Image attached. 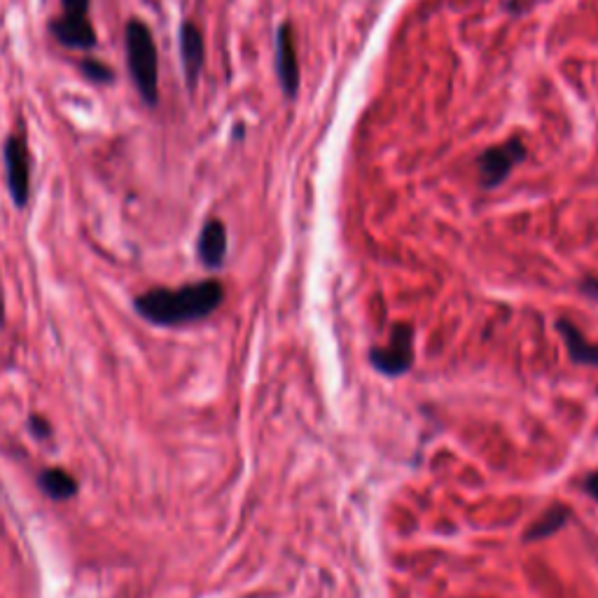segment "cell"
<instances>
[{
  "label": "cell",
  "instance_id": "obj_1",
  "mask_svg": "<svg viewBox=\"0 0 598 598\" xmlns=\"http://www.w3.org/2000/svg\"><path fill=\"white\" fill-rule=\"evenodd\" d=\"M225 299V288L220 281H199L183 285L178 290L157 288L136 297V311L145 321L164 325V328H178V325L204 321L220 307Z\"/></svg>",
  "mask_w": 598,
  "mask_h": 598
},
{
  "label": "cell",
  "instance_id": "obj_2",
  "mask_svg": "<svg viewBox=\"0 0 598 598\" xmlns=\"http://www.w3.org/2000/svg\"><path fill=\"white\" fill-rule=\"evenodd\" d=\"M124 47H127L129 73L138 94L145 106L155 108L159 101V59L155 38L148 26L138 19H131L124 29Z\"/></svg>",
  "mask_w": 598,
  "mask_h": 598
},
{
  "label": "cell",
  "instance_id": "obj_3",
  "mask_svg": "<svg viewBox=\"0 0 598 598\" xmlns=\"http://www.w3.org/2000/svg\"><path fill=\"white\" fill-rule=\"evenodd\" d=\"M370 363L386 377H400L414 363V330L407 323H398L386 346L370 351Z\"/></svg>",
  "mask_w": 598,
  "mask_h": 598
},
{
  "label": "cell",
  "instance_id": "obj_4",
  "mask_svg": "<svg viewBox=\"0 0 598 598\" xmlns=\"http://www.w3.org/2000/svg\"><path fill=\"white\" fill-rule=\"evenodd\" d=\"M3 164H5V178H8L10 197L15 201V206L24 208L31 192V157H29V145H26L24 134H15L5 141Z\"/></svg>",
  "mask_w": 598,
  "mask_h": 598
},
{
  "label": "cell",
  "instance_id": "obj_5",
  "mask_svg": "<svg viewBox=\"0 0 598 598\" xmlns=\"http://www.w3.org/2000/svg\"><path fill=\"white\" fill-rule=\"evenodd\" d=\"M524 157H526V148H524V143H521L519 136L510 138V141L498 145V148L486 150L477 162L479 180H482V185L486 187V190L498 187L507 176H510L514 166H517Z\"/></svg>",
  "mask_w": 598,
  "mask_h": 598
},
{
  "label": "cell",
  "instance_id": "obj_6",
  "mask_svg": "<svg viewBox=\"0 0 598 598\" xmlns=\"http://www.w3.org/2000/svg\"><path fill=\"white\" fill-rule=\"evenodd\" d=\"M276 73L285 96H295L299 87V64L295 38H292V26L283 24L276 33Z\"/></svg>",
  "mask_w": 598,
  "mask_h": 598
},
{
  "label": "cell",
  "instance_id": "obj_7",
  "mask_svg": "<svg viewBox=\"0 0 598 598\" xmlns=\"http://www.w3.org/2000/svg\"><path fill=\"white\" fill-rule=\"evenodd\" d=\"M52 36L57 38V43L64 47H71V50H94L96 47V31L94 26L89 24L87 17L78 15H64L54 19L50 24Z\"/></svg>",
  "mask_w": 598,
  "mask_h": 598
},
{
  "label": "cell",
  "instance_id": "obj_8",
  "mask_svg": "<svg viewBox=\"0 0 598 598\" xmlns=\"http://www.w3.org/2000/svg\"><path fill=\"white\" fill-rule=\"evenodd\" d=\"M180 57H183L187 87L194 89L204 71V38H201L197 24L183 22L180 26Z\"/></svg>",
  "mask_w": 598,
  "mask_h": 598
},
{
  "label": "cell",
  "instance_id": "obj_9",
  "mask_svg": "<svg viewBox=\"0 0 598 598\" xmlns=\"http://www.w3.org/2000/svg\"><path fill=\"white\" fill-rule=\"evenodd\" d=\"M199 260L206 264L208 269H220L227 255V229L220 220H208L201 227L199 243H197Z\"/></svg>",
  "mask_w": 598,
  "mask_h": 598
},
{
  "label": "cell",
  "instance_id": "obj_10",
  "mask_svg": "<svg viewBox=\"0 0 598 598\" xmlns=\"http://www.w3.org/2000/svg\"><path fill=\"white\" fill-rule=\"evenodd\" d=\"M556 328H559V335L563 339V344H566L570 360L577 365H589L598 370V344L589 342V339L582 335L580 328H577L575 323L563 321V318L556 323Z\"/></svg>",
  "mask_w": 598,
  "mask_h": 598
},
{
  "label": "cell",
  "instance_id": "obj_11",
  "mask_svg": "<svg viewBox=\"0 0 598 598\" xmlns=\"http://www.w3.org/2000/svg\"><path fill=\"white\" fill-rule=\"evenodd\" d=\"M570 512L566 505H552L535 524L526 531V540H545L552 538L554 533H559L563 526L570 521Z\"/></svg>",
  "mask_w": 598,
  "mask_h": 598
},
{
  "label": "cell",
  "instance_id": "obj_12",
  "mask_svg": "<svg viewBox=\"0 0 598 598\" xmlns=\"http://www.w3.org/2000/svg\"><path fill=\"white\" fill-rule=\"evenodd\" d=\"M38 482H40V489L54 500H68L75 496V491H78V482H75V479L61 468L43 470L40 472Z\"/></svg>",
  "mask_w": 598,
  "mask_h": 598
},
{
  "label": "cell",
  "instance_id": "obj_13",
  "mask_svg": "<svg viewBox=\"0 0 598 598\" xmlns=\"http://www.w3.org/2000/svg\"><path fill=\"white\" fill-rule=\"evenodd\" d=\"M80 71H82V75H87L89 80L96 82V85H108V82L115 80L113 68H108L106 64H101L99 59H85V61H80Z\"/></svg>",
  "mask_w": 598,
  "mask_h": 598
},
{
  "label": "cell",
  "instance_id": "obj_14",
  "mask_svg": "<svg viewBox=\"0 0 598 598\" xmlns=\"http://www.w3.org/2000/svg\"><path fill=\"white\" fill-rule=\"evenodd\" d=\"M61 5H64V15L87 17L89 12V0H61Z\"/></svg>",
  "mask_w": 598,
  "mask_h": 598
},
{
  "label": "cell",
  "instance_id": "obj_15",
  "mask_svg": "<svg viewBox=\"0 0 598 598\" xmlns=\"http://www.w3.org/2000/svg\"><path fill=\"white\" fill-rule=\"evenodd\" d=\"M31 430L33 435H38L40 440H45V437H50V426H47L45 419H40V416H31Z\"/></svg>",
  "mask_w": 598,
  "mask_h": 598
},
{
  "label": "cell",
  "instance_id": "obj_16",
  "mask_svg": "<svg viewBox=\"0 0 598 598\" xmlns=\"http://www.w3.org/2000/svg\"><path fill=\"white\" fill-rule=\"evenodd\" d=\"M584 491H587L589 496L598 503V470L591 472V475H587V479H584Z\"/></svg>",
  "mask_w": 598,
  "mask_h": 598
},
{
  "label": "cell",
  "instance_id": "obj_17",
  "mask_svg": "<svg viewBox=\"0 0 598 598\" xmlns=\"http://www.w3.org/2000/svg\"><path fill=\"white\" fill-rule=\"evenodd\" d=\"M582 292L587 297L594 299V302H598V278H584V281H582Z\"/></svg>",
  "mask_w": 598,
  "mask_h": 598
}]
</instances>
